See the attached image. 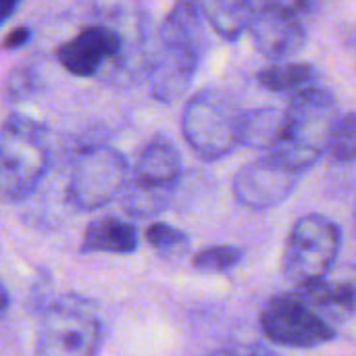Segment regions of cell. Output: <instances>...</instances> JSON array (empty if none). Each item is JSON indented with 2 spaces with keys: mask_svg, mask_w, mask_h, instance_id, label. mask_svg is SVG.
Masks as SVG:
<instances>
[{
  "mask_svg": "<svg viewBox=\"0 0 356 356\" xmlns=\"http://www.w3.org/2000/svg\"><path fill=\"white\" fill-rule=\"evenodd\" d=\"M146 242L165 257H181L190 246L188 234L165 221H154L146 227Z\"/></svg>",
  "mask_w": 356,
  "mask_h": 356,
  "instance_id": "20",
  "label": "cell"
},
{
  "mask_svg": "<svg viewBox=\"0 0 356 356\" xmlns=\"http://www.w3.org/2000/svg\"><path fill=\"white\" fill-rule=\"evenodd\" d=\"M156 40L184 48L202 58L207 50V21L196 2L175 4L159 25Z\"/></svg>",
  "mask_w": 356,
  "mask_h": 356,
  "instance_id": "14",
  "label": "cell"
},
{
  "mask_svg": "<svg viewBox=\"0 0 356 356\" xmlns=\"http://www.w3.org/2000/svg\"><path fill=\"white\" fill-rule=\"evenodd\" d=\"M102 338L98 307L83 296L67 294L44 311L33 356H98Z\"/></svg>",
  "mask_w": 356,
  "mask_h": 356,
  "instance_id": "3",
  "label": "cell"
},
{
  "mask_svg": "<svg viewBox=\"0 0 356 356\" xmlns=\"http://www.w3.org/2000/svg\"><path fill=\"white\" fill-rule=\"evenodd\" d=\"M300 175L302 173L290 169L275 156L265 154L236 173L232 184L234 198L238 204L252 211L273 209L294 192Z\"/></svg>",
  "mask_w": 356,
  "mask_h": 356,
  "instance_id": "11",
  "label": "cell"
},
{
  "mask_svg": "<svg viewBox=\"0 0 356 356\" xmlns=\"http://www.w3.org/2000/svg\"><path fill=\"white\" fill-rule=\"evenodd\" d=\"M207 356H232V350H215V353H211V355Z\"/></svg>",
  "mask_w": 356,
  "mask_h": 356,
  "instance_id": "26",
  "label": "cell"
},
{
  "mask_svg": "<svg viewBox=\"0 0 356 356\" xmlns=\"http://www.w3.org/2000/svg\"><path fill=\"white\" fill-rule=\"evenodd\" d=\"M327 154L334 161L350 163L356 159V113L340 115L327 142Z\"/></svg>",
  "mask_w": 356,
  "mask_h": 356,
  "instance_id": "19",
  "label": "cell"
},
{
  "mask_svg": "<svg viewBox=\"0 0 356 356\" xmlns=\"http://www.w3.org/2000/svg\"><path fill=\"white\" fill-rule=\"evenodd\" d=\"M319 71L307 63H275L259 73V83L269 92L298 94L307 88L319 86Z\"/></svg>",
  "mask_w": 356,
  "mask_h": 356,
  "instance_id": "18",
  "label": "cell"
},
{
  "mask_svg": "<svg viewBox=\"0 0 356 356\" xmlns=\"http://www.w3.org/2000/svg\"><path fill=\"white\" fill-rule=\"evenodd\" d=\"M127 54L123 33L106 23H92L56 48L58 65L73 77H96L106 65H117Z\"/></svg>",
  "mask_w": 356,
  "mask_h": 356,
  "instance_id": "10",
  "label": "cell"
},
{
  "mask_svg": "<svg viewBox=\"0 0 356 356\" xmlns=\"http://www.w3.org/2000/svg\"><path fill=\"white\" fill-rule=\"evenodd\" d=\"M200 60V56L184 48L163 44L154 38L146 60V75L152 96L165 104L179 100L188 92Z\"/></svg>",
  "mask_w": 356,
  "mask_h": 356,
  "instance_id": "12",
  "label": "cell"
},
{
  "mask_svg": "<svg viewBox=\"0 0 356 356\" xmlns=\"http://www.w3.org/2000/svg\"><path fill=\"white\" fill-rule=\"evenodd\" d=\"M29 38H31V29H29V27H17V29H13L10 33H6V38H4V42H2V48H6V50H17V48L25 46V44L29 42Z\"/></svg>",
  "mask_w": 356,
  "mask_h": 356,
  "instance_id": "23",
  "label": "cell"
},
{
  "mask_svg": "<svg viewBox=\"0 0 356 356\" xmlns=\"http://www.w3.org/2000/svg\"><path fill=\"white\" fill-rule=\"evenodd\" d=\"M129 173L131 167L121 150L106 144L83 146L69 169V202L79 211H98L125 192Z\"/></svg>",
  "mask_w": 356,
  "mask_h": 356,
  "instance_id": "6",
  "label": "cell"
},
{
  "mask_svg": "<svg viewBox=\"0 0 356 356\" xmlns=\"http://www.w3.org/2000/svg\"><path fill=\"white\" fill-rule=\"evenodd\" d=\"M242 113L229 94L219 88H204L186 102L181 134L198 159L219 161L240 146Z\"/></svg>",
  "mask_w": 356,
  "mask_h": 356,
  "instance_id": "4",
  "label": "cell"
},
{
  "mask_svg": "<svg viewBox=\"0 0 356 356\" xmlns=\"http://www.w3.org/2000/svg\"><path fill=\"white\" fill-rule=\"evenodd\" d=\"M181 156L167 136H154L138 154L123 192L125 211L136 219L163 213L181 179Z\"/></svg>",
  "mask_w": 356,
  "mask_h": 356,
  "instance_id": "5",
  "label": "cell"
},
{
  "mask_svg": "<svg viewBox=\"0 0 356 356\" xmlns=\"http://www.w3.org/2000/svg\"><path fill=\"white\" fill-rule=\"evenodd\" d=\"M332 325L356 315V265L334 267L317 284L296 290Z\"/></svg>",
  "mask_w": 356,
  "mask_h": 356,
  "instance_id": "13",
  "label": "cell"
},
{
  "mask_svg": "<svg viewBox=\"0 0 356 356\" xmlns=\"http://www.w3.org/2000/svg\"><path fill=\"white\" fill-rule=\"evenodd\" d=\"M286 136L280 146L267 154L275 156L290 169L305 173L321 159L323 152H327L330 134L340 117L336 98L321 86L307 88L292 94L286 106Z\"/></svg>",
  "mask_w": 356,
  "mask_h": 356,
  "instance_id": "2",
  "label": "cell"
},
{
  "mask_svg": "<svg viewBox=\"0 0 356 356\" xmlns=\"http://www.w3.org/2000/svg\"><path fill=\"white\" fill-rule=\"evenodd\" d=\"M138 250V229L131 221L121 217H98L83 234L81 252L83 254H134Z\"/></svg>",
  "mask_w": 356,
  "mask_h": 356,
  "instance_id": "15",
  "label": "cell"
},
{
  "mask_svg": "<svg viewBox=\"0 0 356 356\" xmlns=\"http://www.w3.org/2000/svg\"><path fill=\"white\" fill-rule=\"evenodd\" d=\"M17 8H19V2H15V0H0V25H4L13 17V13Z\"/></svg>",
  "mask_w": 356,
  "mask_h": 356,
  "instance_id": "24",
  "label": "cell"
},
{
  "mask_svg": "<svg viewBox=\"0 0 356 356\" xmlns=\"http://www.w3.org/2000/svg\"><path fill=\"white\" fill-rule=\"evenodd\" d=\"M244 259L242 248L238 246H209L194 254L192 265L200 273H225L232 271Z\"/></svg>",
  "mask_w": 356,
  "mask_h": 356,
  "instance_id": "21",
  "label": "cell"
},
{
  "mask_svg": "<svg viewBox=\"0 0 356 356\" xmlns=\"http://www.w3.org/2000/svg\"><path fill=\"white\" fill-rule=\"evenodd\" d=\"M265 338L284 348H317L336 338L332 325L298 292L273 296L261 313Z\"/></svg>",
  "mask_w": 356,
  "mask_h": 356,
  "instance_id": "8",
  "label": "cell"
},
{
  "mask_svg": "<svg viewBox=\"0 0 356 356\" xmlns=\"http://www.w3.org/2000/svg\"><path fill=\"white\" fill-rule=\"evenodd\" d=\"M8 307H10V296H8L6 286L0 282V319L8 313Z\"/></svg>",
  "mask_w": 356,
  "mask_h": 356,
  "instance_id": "25",
  "label": "cell"
},
{
  "mask_svg": "<svg viewBox=\"0 0 356 356\" xmlns=\"http://www.w3.org/2000/svg\"><path fill=\"white\" fill-rule=\"evenodd\" d=\"M288 117L286 108L277 106H259L242 113L240 121V144L271 152L286 136Z\"/></svg>",
  "mask_w": 356,
  "mask_h": 356,
  "instance_id": "16",
  "label": "cell"
},
{
  "mask_svg": "<svg viewBox=\"0 0 356 356\" xmlns=\"http://www.w3.org/2000/svg\"><path fill=\"white\" fill-rule=\"evenodd\" d=\"M38 83H40L38 73L31 67L19 65L6 75L4 86H2V96L10 102H21L23 98H27L35 92Z\"/></svg>",
  "mask_w": 356,
  "mask_h": 356,
  "instance_id": "22",
  "label": "cell"
},
{
  "mask_svg": "<svg viewBox=\"0 0 356 356\" xmlns=\"http://www.w3.org/2000/svg\"><path fill=\"white\" fill-rule=\"evenodd\" d=\"M300 10H309L305 2H263L250 23V35L257 50L271 60H286L307 44V29Z\"/></svg>",
  "mask_w": 356,
  "mask_h": 356,
  "instance_id": "9",
  "label": "cell"
},
{
  "mask_svg": "<svg viewBox=\"0 0 356 356\" xmlns=\"http://www.w3.org/2000/svg\"><path fill=\"white\" fill-rule=\"evenodd\" d=\"M254 2L248 0H211L202 2L200 10L204 21L223 38V40H238L246 29H250L252 17L257 13Z\"/></svg>",
  "mask_w": 356,
  "mask_h": 356,
  "instance_id": "17",
  "label": "cell"
},
{
  "mask_svg": "<svg viewBox=\"0 0 356 356\" xmlns=\"http://www.w3.org/2000/svg\"><path fill=\"white\" fill-rule=\"evenodd\" d=\"M340 246L342 234L332 219L319 213L302 215L292 225L284 248L286 277L298 288L317 284L334 269Z\"/></svg>",
  "mask_w": 356,
  "mask_h": 356,
  "instance_id": "7",
  "label": "cell"
},
{
  "mask_svg": "<svg viewBox=\"0 0 356 356\" xmlns=\"http://www.w3.org/2000/svg\"><path fill=\"white\" fill-rule=\"evenodd\" d=\"M48 167V129L27 115H8L0 125V200H25L46 177Z\"/></svg>",
  "mask_w": 356,
  "mask_h": 356,
  "instance_id": "1",
  "label": "cell"
}]
</instances>
